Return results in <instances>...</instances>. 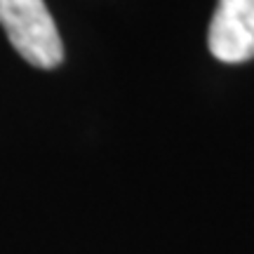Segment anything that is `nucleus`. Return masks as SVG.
I'll return each instance as SVG.
<instances>
[{"label": "nucleus", "instance_id": "2", "mask_svg": "<svg viewBox=\"0 0 254 254\" xmlns=\"http://www.w3.org/2000/svg\"><path fill=\"white\" fill-rule=\"evenodd\" d=\"M207 45L219 62L254 59V0H219L209 21Z\"/></svg>", "mask_w": 254, "mask_h": 254}, {"label": "nucleus", "instance_id": "1", "mask_svg": "<svg viewBox=\"0 0 254 254\" xmlns=\"http://www.w3.org/2000/svg\"><path fill=\"white\" fill-rule=\"evenodd\" d=\"M0 26L28 64L55 68L64 59V43L45 0H0Z\"/></svg>", "mask_w": 254, "mask_h": 254}]
</instances>
